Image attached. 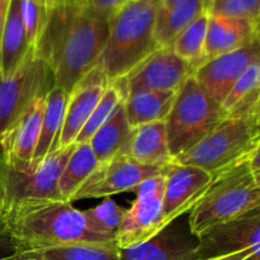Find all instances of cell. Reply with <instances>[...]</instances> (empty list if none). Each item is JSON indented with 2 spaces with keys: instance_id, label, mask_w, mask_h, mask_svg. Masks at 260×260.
Listing matches in <instances>:
<instances>
[{
  "instance_id": "6da1fadb",
  "label": "cell",
  "mask_w": 260,
  "mask_h": 260,
  "mask_svg": "<svg viewBox=\"0 0 260 260\" xmlns=\"http://www.w3.org/2000/svg\"><path fill=\"white\" fill-rule=\"evenodd\" d=\"M109 35V20L86 12L83 2L51 10L35 50L48 63L55 86L69 94L98 63Z\"/></svg>"
},
{
  "instance_id": "7a4b0ae2",
  "label": "cell",
  "mask_w": 260,
  "mask_h": 260,
  "mask_svg": "<svg viewBox=\"0 0 260 260\" xmlns=\"http://www.w3.org/2000/svg\"><path fill=\"white\" fill-rule=\"evenodd\" d=\"M17 251L47 250L79 244H113L93 233L83 211L69 201L25 200L0 211Z\"/></svg>"
},
{
  "instance_id": "3957f363",
  "label": "cell",
  "mask_w": 260,
  "mask_h": 260,
  "mask_svg": "<svg viewBox=\"0 0 260 260\" xmlns=\"http://www.w3.org/2000/svg\"><path fill=\"white\" fill-rule=\"evenodd\" d=\"M160 0H131L111 20L98 66L108 83L123 79L157 50L154 24Z\"/></svg>"
},
{
  "instance_id": "277c9868",
  "label": "cell",
  "mask_w": 260,
  "mask_h": 260,
  "mask_svg": "<svg viewBox=\"0 0 260 260\" xmlns=\"http://www.w3.org/2000/svg\"><path fill=\"white\" fill-rule=\"evenodd\" d=\"M250 156L213 177L188 213L193 235L260 207V174L254 172Z\"/></svg>"
},
{
  "instance_id": "5b68a950",
  "label": "cell",
  "mask_w": 260,
  "mask_h": 260,
  "mask_svg": "<svg viewBox=\"0 0 260 260\" xmlns=\"http://www.w3.org/2000/svg\"><path fill=\"white\" fill-rule=\"evenodd\" d=\"M260 149V114L226 117L202 141L178 155L173 162L200 168L212 177Z\"/></svg>"
},
{
  "instance_id": "8992f818",
  "label": "cell",
  "mask_w": 260,
  "mask_h": 260,
  "mask_svg": "<svg viewBox=\"0 0 260 260\" xmlns=\"http://www.w3.org/2000/svg\"><path fill=\"white\" fill-rule=\"evenodd\" d=\"M225 118L221 103L194 76H189L178 89L172 111L165 119L168 146L173 159L202 141Z\"/></svg>"
},
{
  "instance_id": "52a82bcc",
  "label": "cell",
  "mask_w": 260,
  "mask_h": 260,
  "mask_svg": "<svg viewBox=\"0 0 260 260\" xmlns=\"http://www.w3.org/2000/svg\"><path fill=\"white\" fill-rule=\"evenodd\" d=\"M53 86L52 70L30 48L17 71L0 80V137L37 99L46 98Z\"/></svg>"
},
{
  "instance_id": "ba28073f",
  "label": "cell",
  "mask_w": 260,
  "mask_h": 260,
  "mask_svg": "<svg viewBox=\"0 0 260 260\" xmlns=\"http://www.w3.org/2000/svg\"><path fill=\"white\" fill-rule=\"evenodd\" d=\"M75 144L50 152L33 172H17L2 162L4 210L7 206L25 200L65 201L58 190V180L73 154ZM2 210V211H3Z\"/></svg>"
},
{
  "instance_id": "9c48e42d",
  "label": "cell",
  "mask_w": 260,
  "mask_h": 260,
  "mask_svg": "<svg viewBox=\"0 0 260 260\" xmlns=\"http://www.w3.org/2000/svg\"><path fill=\"white\" fill-rule=\"evenodd\" d=\"M164 189L165 178L159 175L145 180L132 190L136 193V200L124 211L116 233V244L119 249L140 245L165 228L162 220Z\"/></svg>"
},
{
  "instance_id": "30bf717a",
  "label": "cell",
  "mask_w": 260,
  "mask_h": 260,
  "mask_svg": "<svg viewBox=\"0 0 260 260\" xmlns=\"http://www.w3.org/2000/svg\"><path fill=\"white\" fill-rule=\"evenodd\" d=\"M170 164L151 167L140 164L124 154H118L99 162L88 179L78 188L71 202L85 198H107L118 193L132 192L145 180L165 175Z\"/></svg>"
},
{
  "instance_id": "8fae6325",
  "label": "cell",
  "mask_w": 260,
  "mask_h": 260,
  "mask_svg": "<svg viewBox=\"0 0 260 260\" xmlns=\"http://www.w3.org/2000/svg\"><path fill=\"white\" fill-rule=\"evenodd\" d=\"M194 70L196 66L179 57L172 47H160L114 83L121 89L123 99L140 90L178 91Z\"/></svg>"
},
{
  "instance_id": "7c38bea8",
  "label": "cell",
  "mask_w": 260,
  "mask_h": 260,
  "mask_svg": "<svg viewBox=\"0 0 260 260\" xmlns=\"http://www.w3.org/2000/svg\"><path fill=\"white\" fill-rule=\"evenodd\" d=\"M260 207L218 223L197 236V259L207 260L245 249H260Z\"/></svg>"
},
{
  "instance_id": "4fadbf2b",
  "label": "cell",
  "mask_w": 260,
  "mask_h": 260,
  "mask_svg": "<svg viewBox=\"0 0 260 260\" xmlns=\"http://www.w3.org/2000/svg\"><path fill=\"white\" fill-rule=\"evenodd\" d=\"M197 246V236L190 231L188 215H184L168 223L150 240L119 249V260H198Z\"/></svg>"
},
{
  "instance_id": "5bb4252c",
  "label": "cell",
  "mask_w": 260,
  "mask_h": 260,
  "mask_svg": "<svg viewBox=\"0 0 260 260\" xmlns=\"http://www.w3.org/2000/svg\"><path fill=\"white\" fill-rule=\"evenodd\" d=\"M164 178L162 220L165 226L180 216L188 215L213 179L212 175L200 168L175 162L169 165Z\"/></svg>"
},
{
  "instance_id": "9a60e30c",
  "label": "cell",
  "mask_w": 260,
  "mask_h": 260,
  "mask_svg": "<svg viewBox=\"0 0 260 260\" xmlns=\"http://www.w3.org/2000/svg\"><path fill=\"white\" fill-rule=\"evenodd\" d=\"M46 98H40L0 137L2 160L5 167L27 172L41 134Z\"/></svg>"
},
{
  "instance_id": "2e32d148",
  "label": "cell",
  "mask_w": 260,
  "mask_h": 260,
  "mask_svg": "<svg viewBox=\"0 0 260 260\" xmlns=\"http://www.w3.org/2000/svg\"><path fill=\"white\" fill-rule=\"evenodd\" d=\"M259 60L260 46L259 41H255L233 52L206 60L196 69L193 76L218 103H222L241 74Z\"/></svg>"
},
{
  "instance_id": "e0dca14e",
  "label": "cell",
  "mask_w": 260,
  "mask_h": 260,
  "mask_svg": "<svg viewBox=\"0 0 260 260\" xmlns=\"http://www.w3.org/2000/svg\"><path fill=\"white\" fill-rule=\"evenodd\" d=\"M108 86L109 83L104 74L98 66H95L73 89L66 106L58 149L75 144L76 137L80 134L81 128L93 113L94 108Z\"/></svg>"
},
{
  "instance_id": "ac0fdd59",
  "label": "cell",
  "mask_w": 260,
  "mask_h": 260,
  "mask_svg": "<svg viewBox=\"0 0 260 260\" xmlns=\"http://www.w3.org/2000/svg\"><path fill=\"white\" fill-rule=\"evenodd\" d=\"M259 22L211 15L208 18L205 58L216 57L259 41Z\"/></svg>"
},
{
  "instance_id": "d6986e66",
  "label": "cell",
  "mask_w": 260,
  "mask_h": 260,
  "mask_svg": "<svg viewBox=\"0 0 260 260\" xmlns=\"http://www.w3.org/2000/svg\"><path fill=\"white\" fill-rule=\"evenodd\" d=\"M122 154L136 160L140 164L151 167L173 162V156L168 146L165 121L134 127L128 144Z\"/></svg>"
},
{
  "instance_id": "ffe728a7",
  "label": "cell",
  "mask_w": 260,
  "mask_h": 260,
  "mask_svg": "<svg viewBox=\"0 0 260 260\" xmlns=\"http://www.w3.org/2000/svg\"><path fill=\"white\" fill-rule=\"evenodd\" d=\"M30 48L20 13V0H10L0 38V80L17 71Z\"/></svg>"
},
{
  "instance_id": "44dd1931",
  "label": "cell",
  "mask_w": 260,
  "mask_h": 260,
  "mask_svg": "<svg viewBox=\"0 0 260 260\" xmlns=\"http://www.w3.org/2000/svg\"><path fill=\"white\" fill-rule=\"evenodd\" d=\"M211 0H184L172 7L157 8L154 37L159 47H172L175 38L200 15L210 12Z\"/></svg>"
},
{
  "instance_id": "7402d4cb",
  "label": "cell",
  "mask_w": 260,
  "mask_h": 260,
  "mask_svg": "<svg viewBox=\"0 0 260 260\" xmlns=\"http://www.w3.org/2000/svg\"><path fill=\"white\" fill-rule=\"evenodd\" d=\"M69 95L70 94L66 90L58 88V86H53L46 96L40 139H38L37 146H36L32 162L27 172H33L50 152L56 151L58 149Z\"/></svg>"
},
{
  "instance_id": "603a6c76",
  "label": "cell",
  "mask_w": 260,
  "mask_h": 260,
  "mask_svg": "<svg viewBox=\"0 0 260 260\" xmlns=\"http://www.w3.org/2000/svg\"><path fill=\"white\" fill-rule=\"evenodd\" d=\"M177 91L140 90L128 94L123 99L124 112L129 126L134 127L151 122L165 121L172 111Z\"/></svg>"
},
{
  "instance_id": "cb8c5ba5",
  "label": "cell",
  "mask_w": 260,
  "mask_h": 260,
  "mask_svg": "<svg viewBox=\"0 0 260 260\" xmlns=\"http://www.w3.org/2000/svg\"><path fill=\"white\" fill-rule=\"evenodd\" d=\"M226 117H248L260 114V65L251 63L221 103Z\"/></svg>"
},
{
  "instance_id": "d4e9b609",
  "label": "cell",
  "mask_w": 260,
  "mask_h": 260,
  "mask_svg": "<svg viewBox=\"0 0 260 260\" xmlns=\"http://www.w3.org/2000/svg\"><path fill=\"white\" fill-rule=\"evenodd\" d=\"M132 127L124 112L123 101L117 106L108 121L94 134L88 142L99 162L122 154L128 144Z\"/></svg>"
},
{
  "instance_id": "484cf974",
  "label": "cell",
  "mask_w": 260,
  "mask_h": 260,
  "mask_svg": "<svg viewBox=\"0 0 260 260\" xmlns=\"http://www.w3.org/2000/svg\"><path fill=\"white\" fill-rule=\"evenodd\" d=\"M99 161L96 160L89 144H75L73 154L58 180V190L65 201L71 202L78 188L88 179L89 175L95 170Z\"/></svg>"
},
{
  "instance_id": "4316f807",
  "label": "cell",
  "mask_w": 260,
  "mask_h": 260,
  "mask_svg": "<svg viewBox=\"0 0 260 260\" xmlns=\"http://www.w3.org/2000/svg\"><path fill=\"white\" fill-rule=\"evenodd\" d=\"M210 13L200 15L173 42L172 48L179 57L192 63L196 69L205 62V43Z\"/></svg>"
},
{
  "instance_id": "83f0119b",
  "label": "cell",
  "mask_w": 260,
  "mask_h": 260,
  "mask_svg": "<svg viewBox=\"0 0 260 260\" xmlns=\"http://www.w3.org/2000/svg\"><path fill=\"white\" fill-rule=\"evenodd\" d=\"M124 208L107 197L103 203L90 210L83 211L86 225L93 233L107 240L116 241V233L121 225Z\"/></svg>"
},
{
  "instance_id": "f1b7e54d",
  "label": "cell",
  "mask_w": 260,
  "mask_h": 260,
  "mask_svg": "<svg viewBox=\"0 0 260 260\" xmlns=\"http://www.w3.org/2000/svg\"><path fill=\"white\" fill-rule=\"evenodd\" d=\"M46 260H119V248L113 244H79L42 250Z\"/></svg>"
},
{
  "instance_id": "f546056e",
  "label": "cell",
  "mask_w": 260,
  "mask_h": 260,
  "mask_svg": "<svg viewBox=\"0 0 260 260\" xmlns=\"http://www.w3.org/2000/svg\"><path fill=\"white\" fill-rule=\"evenodd\" d=\"M122 101H123V94H122L118 85L116 83L109 84L99 103L94 108L93 113L90 114L86 123L81 128L80 134L76 137L75 144H88L91 137L94 136V134L108 121L109 117L113 114L114 109Z\"/></svg>"
},
{
  "instance_id": "4dcf8cb0",
  "label": "cell",
  "mask_w": 260,
  "mask_h": 260,
  "mask_svg": "<svg viewBox=\"0 0 260 260\" xmlns=\"http://www.w3.org/2000/svg\"><path fill=\"white\" fill-rule=\"evenodd\" d=\"M46 0H20V13L27 33L28 42L32 48L37 46L51 13Z\"/></svg>"
},
{
  "instance_id": "1f68e13d",
  "label": "cell",
  "mask_w": 260,
  "mask_h": 260,
  "mask_svg": "<svg viewBox=\"0 0 260 260\" xmlns=\"http://www.w3.org/2000/svg\"><path fill=\"white\" fill-rule=\"evenodd\" d=\"M211 15L259 22L260 0H211Z\"/></svg>"
},
{
  "instance_id": "d6a6232c",
  "label": "cell",
  "mask_w": 260,
  "mask_h": 260,
  "mask_svg": "<svg viewBox=\"0 0 260 260\" xmlns=\"http://www.w3.org/2000/svg\"><path fill=\"white\" fill-rule=\"evenodd\" d=\"M131 0H83V7L90 14L111 20Z\"/></svg>"
},
{
  "instance_id": "836d02e7",
  "label": "cell",
  "mask_w": 260,
  "mask_h": 260,
  "mask_svg": "<svg viewBox=\"0 0 260 260\" xmlns=\"http://www.w3.org/2000/svg\"><path fill=\"white\" fill-rule=\"evenodd\" d=\"M15 251H17V246L13 241V238L10 235L9 230H8L4 217L0 212V260L12 255Z\"/></svg>"
},
{
  "instance_id": "e575fe53",
  "label": "cell",
  "mask_w": 260,
  "mask_h": 260,
  "mask_svg": "<svg viewBox=\"0 0 260 260\" xmlns=\"http://www.w3.org/2000/svg\"><path fill=\"white\" fill-rule=\"evenodd\" d=\"M2 260H46V258L42 250H23L15 251Z\"/></svg>"
},
{
  "instance_id": "d590c367",
  "label": "cell",
  "mask_w": 260,
  "mask_h": 260,
  "mask_svg": "<svg viewBox=\"0 0 260 260\" xmlns=\"http://www.w3.org/2000/svg\"><path fill=\"white\" fill-rule=\"evenodd\" d=\"M260 253V249H245V250L238 251V253L229 254V255L217 256V258H211L207 260H246L250 256L255 255V254Z\"/></svg>"
},
{
  "instance_id": "8d00e7d4",
  "label": "cell",
  "mask_w": 260,
  "mask_h": 260,
  "mask_svg": "<svg viewBox=\"0 0 260 260\" xmlns=\"http://www.w3.org/2000/svg\"><path fill=\"white\" fill-rule=\"evenodd\" d=\"M10 0H0V38H2L3 28H4L5 18H7L8 7H9Z\"/></svg>"
},
{
  "instance_id": "74e56055",
  "label": "cell",
  "mask_w": 260,
  "mask_h": 260,
  "mask_svg": "<svg viewBox=\"0 0 260 260\" xmlns=\"http://www.w3.org/2000/svg\"><path fill=\"white\" fill-rule=\"evenodd\" d=\"M46 2H47V4L50 5L51 9H53V8L60 7V5H63V4H68V3L83 2V0H46Z\"/></svg>"
},
{
  "instance_id": "f35d334b",
  "label": "cell",
  "mask_w": 260,
  "mask_h": 260,
  "mask_svg": "<svg viewBox=\"0 0 260 260\" xmlns=\"http://www.w3.org/2000/svg\"><path fill=\"white\" fill-rule=\"evenodd\" d=\"M4 207V188H3L2 179V162H0V211Z\"/></svg>"
},
{
  "instance_id": "ab89813d",
  "label": "cell",
  "mask_w": 260,
  "mask_h": 260,
  "mask_svg": "<svg viewBox=\"0 0 260 260\" xmlns=\"http://www.w3.org/2000/svg\"><path fill=\"white\" fill-rule=\"evenodd\" d=\"M182 2H184V0H160L162 7H172V5H175L178 4V3H182Z\"/></svg>"
}]
</instances>
